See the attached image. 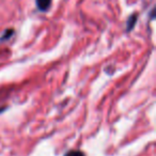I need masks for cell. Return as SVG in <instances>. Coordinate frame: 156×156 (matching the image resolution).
I'll list each match as a JSON object with an SVG mask.
<instances>
[{"label":"cell","instance_id":"cell-1","mask_svg":"<svg viewBox=\"0 0 156 156\" xmlns=\"http://www.w3.org/2000/svg\"><path fill=\"white\" fill-rule=\"evenodd\" d=\"M50 3H51V0H37V8L41 11H46L49 8Z\"/></svg>","mask_w":156,"mask_h":156},{"label":"cell","instance_id":"cell-2","mask_svg":"<svg viewBox=\"0 0 156 156\" xmlns=\"http://www.w3.org/2000/svg\"><path fill=\"white\" fill-rule=\"evenodd\" d=\"M136 22H137V16L136 15H132V16H130V17L128 18V20H127V28H126V30H127V31L132 30V29L134 28Z\"/></svg>","mask_w":156,"mask_h":156},{"label":"cell","instance_id":"cell-3","mask_svg":"<svg viewBox=\"0 0 156 156\" xmlns=\"http://www.w3.org/2000/svg\"><path fill=\"white\" fill-rule=\"evenodd\" d=\"M64 156H86L85 153L81 151H78V150H72V151H69L64 154Z\"/></svg>","mask_w":156,"mask_h":156},{"label":"cell","instance_id":"cell-4","mask_svg":"<svg viewBox=\"0 0 156 156\" xmlns=\"http://www.w3.org/2000/svg\"><path fill=\"white\" fill-rule=\"evenodd\" d=\"M13 35V30L12 29H10V30H7L5 33H3V35L1 37V39H0V41H7V40H9L10 37Z\"/></svg>","mask_w":156,"mask_h":156}]
</instances>
